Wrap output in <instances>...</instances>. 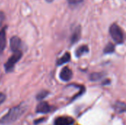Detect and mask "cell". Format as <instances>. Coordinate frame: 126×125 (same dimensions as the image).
<instances>
[{"label":"cell","instance_id":"1","mask_svg":"<svg viewBox=\"0 0 126 125\" xmlns=\"http://www.w3.org/2000/svg\"><path fill=\"white\" fill-rule=\"evenodd\" d=\"M27 105L21 103L18 106L13 107L0 119V125H7L15 122L18 120L27 111Z\"/></svg>","mask_w":126,"mask_h":125},{"label":"cell","instance_id":"2","mask_svg":"<svg viewBox=\"0 0 126 125\" xmlns=\"http://www.w3.org/2000/svg\"><path fill=\"white\" fill-rule=\"evenodd\" d=\"M22 55H23L22 52L20 50L13 52V55L11 57H10L7 61L4 63V69L6 72H11L13 70L16 63L19 61Z\"/></svg>","mask_w":126,"mask_h":125},{"label":"cell","instance_id":"3","mask_svg":"<svg viewBox=\"0 0 126 125\" xmlns=\"http://www.w3.org/2000/svg\"><path fill=\"white\" fill-rule=\"evenodd\" d=\"M109 32L112 39L117 43H122L124 41V35L123 30L117 24H113L110 27Z\"/></svg>","mask_w":126,"mask_h":125},{"label":"cell","instance_id":"4","mask_svg":"<svg viewBox=\"0 0 126 125\" xmlns=\"http://www.w3.org/2000/svg\"><path fill=\"white\" fill-rule=\"evenodd\" d=\"M21 45V41L20 38H18V36H13L10 38V49L12 50V52H14L19 50Z\"/></svg>","mask_w":126,"mask_h":125},{"label":"cell","instance_id":"5","mask_svg":"<svg viewBox=\"0 0 126 125\" xmlns=\"http://www.w3.org/2000/svg\"><path fill=\"white\" fill-rule=\"evenodd\" d=\"M72 77V71L69 67H64L62 69L61 73H60V78L61 80L64 82L69 81Z\"/></svg>","mask_w":126,"mask_h":125},{"label":"cell","instance_id":"6","mask_svg":"<svg viewBox=\"0 0 126 125\" xmlns=\"http://www.w3.org/2000/svg\"><path fill=\"white\" fill-rule=\"evenodd\" d=\"M74 119L69 116H61L55 120V125H72Z\"/></svg>","mask_w":126,"mask_h":125},{"label":"cell","instance_id":"7","mask_svg":"<svg viewBox=\"0 0 126 125\" xmlns=\"http://www.w3.org/2000/svg\"><path fill=\"white\" fill-rule=\"evenodd\" d=\"M50 111H51V107L46 102H40L37 105V107H36V112L38 113L45 114V113H49Z\"/></svg>","mask_w":126,"mask_h":125},{"label":"cell","instance_id":"8","mask_svg":"<svg viewBox=\"0 0 126 125\" xmlns=\"http://www.w3.org/2000/svg\"><path fill=\"white\" fill-rule=\"evenodd\" d=\"M6 29L7 26L0 30V55L4 52L6 47Z\"/></svg>","mask_w":126,"mask_h":125},{"label":"cell","instance_id":"9","mask_svg":"<svg viewBox=\"0 0 126 125\" xmlns=\"http://www.w3.org/2000/svg\"><path fill=\"white\" fill-rule=\"evenodd\" d=\"M80 34H81V29L80 27H78L73 32L72 36H71V43H75L78 42V41L80 38Z\"/></svg>","mask_w":126,"mask_h":125},{"label":"cell","instance_id":"10","mask_svg":"<svg viewBox=\"0 0 126 125\" xmlns=\"http://www.w3.org/2000/svg\"><path fill=\"white\" fill-rule=\"evenodd\" d=\"M71 59V55L69 52H66L61 58H59L57 61V66H61L64 63H68Z\"/></svg>","mask_w":126,"mask_h":125},{"label":"cell","instance_id":"11","mask_svg":"<svg viewBox=\"0 0 126 125\" xmlns=\"http://www.w3.org/2000/svg\"><path fill=\"white\" fill-rule=\"evenodd\" d=\"M114 109L118 113H126V103L122 102H117L114 105Z\"/></svg>","mask_w":126,"mask_h":125},{"label":"cell","instance_id":"12","mask_svg":"<svg viewBox=\"0 0 126 125\" xmlns=\"http://www.w3.org/2000/svg\"><path fill=\"white\" fill-rule=\"evenodd\" d=\"M89 52V47L88 46L86 45H83V46H80L79 48H78V49L75 51V55L79 57H81L82 55H83L84 54Z\"/></svg>","mask_w":126,"mask_h":125},{"label":"cell","instance_id":"13","mask_svg":"<svg viewBox=\"0 0 126 125\" xmlns=\"http://www.w3.org/2000/svg\"><path fill=\"white\" fill-rule=\"evenodd\" d=\"M104 74L102 72H97V73H92L90 76H89V79L92 81H97L99 80H100L103 77Z\"/></svg>","mask_w":126,"mask_h":125},{"label":"cell","instance_id":"14","mask_svg":"<svg viewBox=\"0 0 126 125\" xmlns=\"http://www.w3.org/2000/svg\"><path fill=\"white\" fill-rule=\"evenodd\" d=\"M115 51L114 45L111 43H109L106 45V46L104 49V53L105 54H111Z\"/></svg>","mask_w":126,"mask_h":125},{"label":"cell","instance_id":"15","mask_svg":"<svg viewBox=\"0 0 126 125\" xmlns=\"http://www.w3.org/2000/svg\"><path fill=\"white\" fill-rule=\"evenodd\" d=\"M49 94V92L47 91H42L41 92H39L37 95H36V99L38 100H42L44 99L46 97H47V95Z\"/></svg>","mask_w":126,"mask_h":125},{"label":"cell","instance_id":"16","mask_svg":"<svg viewBox=\"0 0 126 125\" xmlns=\"http://www.w3.org/2000/svg\"><path fill=\"white\" fill-rule=\"evenodd\" d=\"M4 18H5V15H4V13L0 11V27L2 25V23H3L4 20Z\"/></svg>","mask_w":126,"mask_h":125},{"label":"cell","instance_id":"17","mask_svg":"<svg viewBox=\"0 0 126 125\" xmlns=\"http://www.w3.org/2000/svg\"><path fill=\"white\" fill-rule=\"evenodd\" d=\"M6 99V95L3 93H0V105L4 102Z\"/></svg>","mask_w":126,"mask_h":125},{"label":"cell","instance_id":"18","mask_svg":"<svg viewBox=\"0 0 126 125\" xmlns=\"http://www.w3.org/2000/svg\"><path fill=\"white\" fill-rule=\"evenodd\" d=\"M83 0H69V2L72 4H77L81 3Z\"/></svg>","mask_w":126,"mask_h":125},{"label":"cell","instance_id":"19","mask_svg":"<svg viewBox=\"0 0 126 125\" xmlns=\"http://www.w3.org/2000/svg\"><path fill=\"white\" fill-rule=\"evenodd\" d=\"M47 2H52V1H53V0H46Z\"/></svg>","mask_w":126,"mask_h":125}]
</instances>
